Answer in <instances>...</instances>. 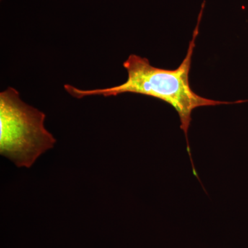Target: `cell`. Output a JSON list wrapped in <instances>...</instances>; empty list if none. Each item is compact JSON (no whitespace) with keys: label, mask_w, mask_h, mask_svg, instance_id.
<instances>
[{"label":"cell","mask_w":248,"mask_h":248,"mask_svg":"<svg viewBox=\"0 0 248 248\" xmlns=\"http://www.w3.org/2000/svg\"><path fill=\"white\" fill-rule=\"evenodd\" d=\"M46 115L8 88L0 93V153L18 168L29 169L56 140L44 125Z\"/></svg>","instance_id":"7a4b0ae2"},{"label":"cell","mask_w":248,"mask_h":248,"mask_svg":"<svg viewBox=\"0 0 248 248\" xmlns=\"http://www.w3.org/2000/svg\"><path fill=\"white\" fill-rule=\"evenodd\" d=\"M199 24L200 21L194 31L186 58L177 69L167 70L156 68L152 66L148 59L141 58L136 55H130L128 60L124 63V67L128 72V79L122 84L107 89L93 90L79 89L69 84L64 86L67 92L77 99L93 95L110 97L130 93L156 98L172 106L177 110L180 118L181 129L185 133L187 150L190 155L195 176H197V174L191 156L187 139V132L192 121V111L199 107L247 102L237 101L228 102L213 100L201 97L191 89L189 74L195 47V41L199 34Z\"/></svg>","instance_id":"6da1fadb"}]
</instances>
